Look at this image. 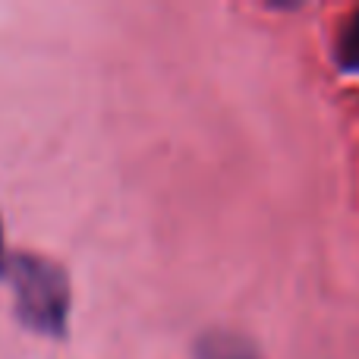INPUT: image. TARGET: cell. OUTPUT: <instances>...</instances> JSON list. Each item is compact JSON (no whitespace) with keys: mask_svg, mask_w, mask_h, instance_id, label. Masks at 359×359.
Returning a JSON list of instances; mask_svg holds the SVG:
<instances>
[{"mask_svg":"<svg viewBox=\"0 0 359 359\" xmlns=\"http://www.w3.org/2000/svg\"><path fill=\"white\" fill-rule=\"evenodd\" d=\"M198 359H259V356H255V350L243 337L208 334L198 344Z\"/></svg>","mask_w":359,"mask_h":359,"instance_id":"2","label":"cell"},{"mask_svg":"<svg viewBox=\"0 0 359 359\" xmlns=\"http://www.w3.org/2000/svg\"><path fill=\"white\" fill-rule=\"evenodd\" d=\"M4 278L13 284L16 316L25 328L48 337H63L69 322V280L60 265L38 255L6 259Z\"/></svg>","mask_w":359,"mask_h":359,"instance_id":"1","label":"cell"},{"mask_svg":"<svg viewBox=\"0 0 359 359\" xmlns=\"http://www.w3.org/2000/svg\"><path fill=\"white\" fill-rule=\"evenodd\" d=\"M337 60L344 69L359 73V10L350 16V22L344 25L341 41H337Z\"/></svg>","mask_w":359,"mask_h":359,"instance_id":"3","label":"cell"},{"mask_svg":"<svg viewBox=\"0 0 359 359\" xmlns=\"http://www.w3.org/2000/svg\"><path fill=\"white\" fill-rule=\"evenodd\" d=\"M4 268H6V252H4V227H0V278H4Z\"/></svg>","mask_w":359,"mask_h":359,"instance_id":"4","label":"cell"}]
</instances>
